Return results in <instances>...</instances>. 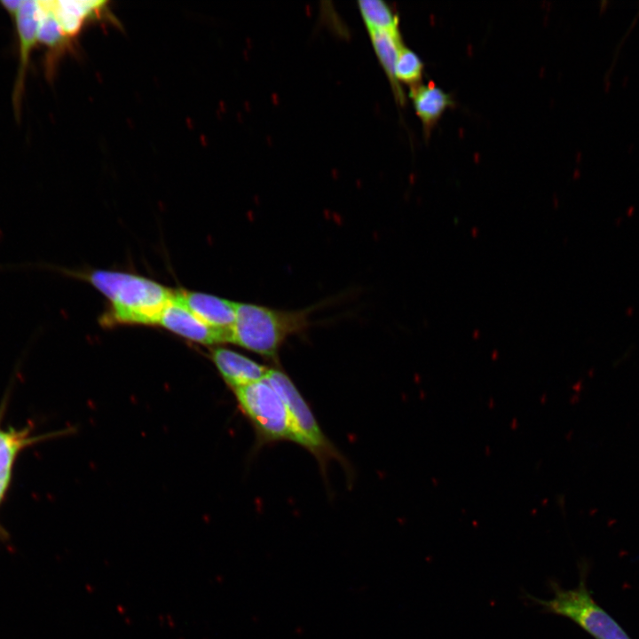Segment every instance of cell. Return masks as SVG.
I'll list each match as a JSON object with an SVG mask.
<instances>
[{"instance_id":"cell-11","label":"cell","mask_w":639,"mask_h":639,"mask_svg":"<svg viewBox=\"0 0 639 639\" xmlns=\"http://www.w3.org/2000/svg\"><path fill=\"white\" fill-rule=\"evenodd\" d=\"M370 39L379 62L390 80L393 94L398 103L405 101L404 92L395 79V64L398 55L404 46L398 30H383L369 32Z\"/></svg>"},{"instance_id":"cell-1","label":"cell","mask_w":639,"mask_h":639,"mask_svg":"<svg viewBox=\"0 0 639 639\" xmlns=\"http://www.w3.org/2000/svg\"><path fill=\"white\" fill-rule=\"evenodd\" d=\"M27 266L84 277L110 302V309L102 320L107 326L158 324L164 308L174 295L173 291L152 280L127 272L96 270L79 274L43 263L28 264Z\"/></svg>"},{"instance_id":"cell-12","label":"cell","mask_w":639,"mask_h":639,"mask_svg":"<svg viewBox=\"0 0 639 639\" xmlns=\"http://www.w3.org/2000/svg\"><path fill=\"white\" fill-rule=\"evenodd\" d=\"M358 4L368 32L398 30V18L385 2L360 0Z\"/></svg>"},{"instance_id":"cell-6","label":"cell","mask_w":639,"mask_h":639,"mask_svg":"<svg viewBox=\"0 0 639 639\" xmlns=\"http://www.w3.org/2000/svg\"><path fill=\"white\" fill-rule=\"evenodd\" d=\"M159 325L190 341L216 345L231 343L232 334L214 328L195 316L175 296L164 308Z\"/></svg>"},{"instance_id":"cell-5","label":"cell","mask_w":639,"mask_h":639,"mask_svg":"<svg viewBox=\"0 0 639 639\" xmlns=\"http://www.w3.org/2000/svg\"><path fill=\"white\" fill-rule=\"evenodd\" d=\"M233 391L241 412L263 442L292 441L286 405L265 377Z\"/></svg>"},{"instance_id":"cell-15","label":"cell","mask_w":639,"mask_h":639,"mask_svg":"<svg viewBox=\"0 0 639 639\" xmlns=\"http://www.w3.org/2000/svg\"><path fill=\"white\" fill-rule=\"evenodd\" d=\"M11 479V472L0 474V502L5 495Z\"/></svg>"},{"instance_id":"cell-10","label":"cell","mask_w":639,"mask_h":639,"mask_svg":"<svg viewBox=\"0 0 639 639\" xmlns=\"http://www.w3.org/2000/svg\"><path fill=\"white\" fill-rule=\"evenodd\" d=\"M410 98L415 114L422 123L424 134L427 136L430 134L445 111L453 105L449 94L432 82L412 87Z\"/></svg>"},{"instance_id":"cell-9","label":"cell","mask_w":639,"mask_h":639,"mask_svg":"<svg viewBox=\"0 0 639 639\" xmlns=\"http://www.w3.org/2000/svg\"><path fill=\"white\" fill-rule=\"evenodd\" d=\"M210 355L222 378L233 390L264 379L270 369L269 367L224 347L212 349Z\"/></svg>"},{"instance_id":"cell-7","label":"cell","mask_w":639,"mask_h":639,"mask_svg":"<svg viewBox=\"0 0 639 639\" xmlns=\"http://www.w3.org/2000/svg\"><path fill=\"white\" fill-rule=\"evenodd\" d=\"M15 21L19 39V67L12 95L15 115L20 114L22 94L30 55L38 43V1L22 0L19 9L12 15Z\"/></svg>"},{"instance_id":"cell-3","label":"cell","mask_w":639,"mask_h":639,"mask_svg":"<svg viewBox=\"0 0 639 639\" xmlns=\"http://www.w3.org/2000/svg\"><path fill=\"white\" fill-rule=\"evenodd\" d=\"M586 568H580V581L573 588H563L552 581L549 599L528 596L540 610L564 618L578 625L594 639H632L627 631L594 599L588 588Z\"/></svg>"},{"instance_id":"cell-14","label":"cell","mask_w":639,"mask_h":639,"mask_svg":"<svg viewBox=\"0 0 639 639\" xmlns=\"http://www.w3.org/2000/svg\"><path fill=\"white\" fill-rule=\"evenodd\" d=\"M423 73V62L412 50L403 46L395 64V79L411 88L421 83Z\"/></svg>"},{"instance_id":"cell-13","label":"cell","mask_w":639,"mask_h":639,"mask_svg":"<svg viewBox=\"0 0 639 639\" xmlns=\"http://www.w3.org/2000/svg\"><path fill=\"white\" fill-rule=\"evenodd\" d=\"M43 438H30L28 429L20 431L11 429L9 431H5L0 428V474L11 472L19 452Z\"/></svg>"},{"instance_id":"cell-8","label":"cell","mask_w":639,"mask_h":639,"mask_svg":"<svg viewBox=\"0 0 639 639\" xmlns=\"http://www.w3.org/2000/svg\"><path fill=\"white\" fill-rule=\"evenodd\" d=\"M175 296L204 323L233 335L236 321V302L209 294L185 290L175 292Z\"/></svg>"},{"instance_id":"cell-4","label":"cell","mask_w":639,"mask_h":639,"mask_svg":"<svg viewBox=\"0 0 639 639\" xmlns=\"http://www.w3.org/2000/svg\"><path fill=\"white\" fill-rule=\"evenodd\" d=\"M265 379L286 405L292 441L310 451L319 461L322 469L332 459L342 462V456L322 432L308 404L288 375L275 367H270Z\"/></svg>"},{"instance_id":"cell-2","label":"cell","mask_w":639,"mask_h":639,"mask_svg":"<svg viewBox=\"0 0 639 639\" xmlns=\"http://www.w3.org/2000/svg\"><path fill=\"white\" fill-rule=\"evenodd\" d=\"M313 307L286 311L237 303L231 343L276 361L285 341L304 333L312 324Z\"/></svg>"}]
</instances>
